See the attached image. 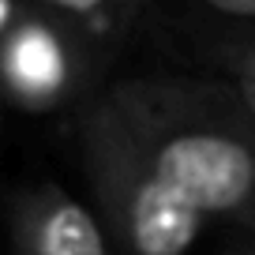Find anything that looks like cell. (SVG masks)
Segmentation results:
<instances>
[{"label": "cell", "mask_w": 255, "mask_h": 255, "mask_svg": "<svg viewBox=\"0 0 255 255\" xmlns=\"http://www.w3.org/2000/svg\"><path fill=\"white\" fill-rule=\"evenodd\" d=\"M87 161L128 255H188L210 225L255 233V117L229 75L113 87L87 120Z\"/></svg>", "instance_id": "1"}, {"label": "cell", "mask_w": 255, "mask_h": 255, "mask_svg": "<svg viewBox=\"0 0 255 255\" xmlns=\"http://www.w3.org/2000/svg\"><path fill=\"white\" fill-rule=\"evenodd\" d=\"M26 255H113L109 229L90 207L45 188L26 210Z\"/></svg>", "instance_id": "2"}, {"label": "cell", "mask_w": 255, "mask_h": 255, "mask_svg": "<svg viewBox=\"0 0 255 255\" xmlns=\"http://www.w3.org/2000/svg\"><path fill=\"white\" fill-rule=\"evenodd\" d=\"M8 75L30 98L60 94V87L68 83V56L49 30L23 26L8 45Z\"/></svg>", "instance_id": "3"}, {"label": "cell", "mask_w": 255, "mask_h": 255, "mask_svg": "<svg viewBox=\"0 0 255 255\" xmlns=\"http://www.w3.org/2000/svg\"><path fill=\"white\" fill-rule=\"evenodd\" d=\"M53 11H60L64 19H75V23H94V30L102 34H117L124 30V23L143 11L146 0H41Z\"/></svg>", "instance_id": "4"}, {"label": "cell", "mask_w": 255, "mask_h": 255, "mask_svg": "<svg viewBox=\"0 0 255 255\" xmlns=\"http://www.w3.org/2000/svg\"><path fill=\"white\" fill-rule=\"evenodd\" d=\"M218 64L225 68V75L229 79H248L255 83V30H244L240 38L225 41L222 49H218Z\"/></svg>", "instance_id": "5"}, {"label": "cell", "mask_w": 255, "mask_h": 255, "mask_svg": "<svg viewBox=\"0 0 255 255\" xmlns=\"http://www.w3.org/2000/svg\"><path fill=\"white\" fill-rule=\"evenodd\" d=\"M218 19H229L237 26L255 30V0H203Z\"/></svg>", "instance_id": "6"}, {"label": "cell", "mask_w": 255, "mask_h": 255, "mask_svg": "<svg viewBox=\"0 0 255 255\" xmlns=\"http://www.w3.org/2000/svg\"><path fill=\"white\" fill-rule=\"evenodd\" d=\"M240 87V94H244V102H248V109H252V117H255V83H248V79H233Z\"/></svg>", "instance_id": "7"}, {"label": "cell", "mask_w": 255, "mask_h": 255, "mask_svg": "<svg viewBox=\"0 0 255 255\" xmlns=\"http://www.w3.org/2000/svg\"><path fill=\"white\" fill-rule=\"evenodd\" d=\"M244 237H248V244L237 248V255H255V233H244Z\"/></svg>", "instance_id": "8"}]
</instances>
